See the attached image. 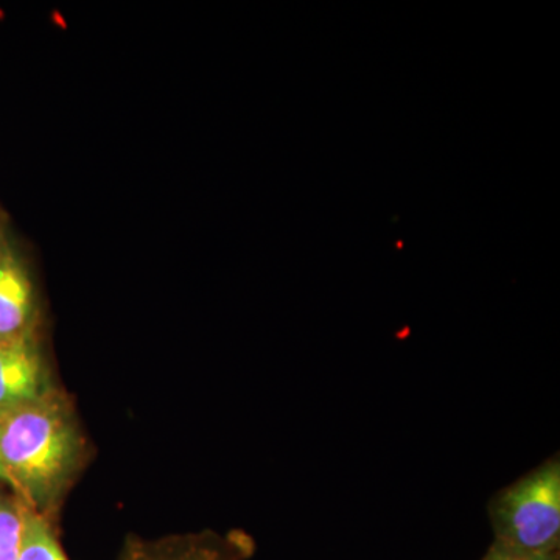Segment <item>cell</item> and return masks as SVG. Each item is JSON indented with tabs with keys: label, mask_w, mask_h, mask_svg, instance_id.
I'll return each mask as SVG.
<instances>
[{
	"label": "cell",
	"mask_w": 560,
	"mask_h": 560,
	"mask_svg": "<svg viewBox=\"0 0 560 560\" xmlns=\"http://www.w3.org/2000/svg\"><path fill=\"white\" fill-rule=\"evenodd\" d=\"M88 459L79 416L57 386L0 412V482L51 521Z\"/></svg>",
	"instance_id": "1"
},
{
	"label": "cell",
	"mask_w": 560,
	"mask_h": 560,
	"mask_svg": "<svg viewBox=\"0 0 560 560\" xmlns=\"http://www.w3.org/2000/svg\"><path fill=\"white\" fill-rule=\"evenodd\" d=\"M492 544L537 559L559 555L560 459L545 460L536 469L500 490L489 503Z\"/></svg>",
	"instance_id": "2"
},
{
	"label": "cell",
	"mask_w": 560,
	"mask_h": 560,
	"mask_svg": "<svg viewBox=\"0 0 560 560\" xmlns=\"http://www.w3.org/2000/svg\"><path fill=\"white\" fill-rule=\"evenodd\" d=\"M254 541L245 533L172 534L160 539L130 536L117 560H249Z\"/></svg>",
	"instance_id": "3"
},
{
	"label": "cell",
	"mask_w": 560,
	"mask_h": 560,
	"mask_svg": "<svg viewBox=\"0 0 560 560\" xmlns=\"http://www.w3.org/2000/svg\"><path fill=\"white\" fill-rule=\"evenodd\" d=\"M35 290L27 271L11 254H0V348L33 345Z\"/></svg>",
	"instance_id": "4"
},
{
	"label": "cell",
	"mask_w": 560,
	"mask_h": 560,
	"mask_svg": "<svg viewBox=\"0 0 560 560\" xmlns=\"http://www.w3.org/2000/svg\"><path fill=\"white\" fill-rule=\"evenodd\" d=\"M51 386L35 345L0 348V412L35 399Z\"/></svg>",
	"instance_id": "5"
},
{
	"label": "cell",
	"mask_w": 560,
	"mask_h": 560,
	"mask_svg": "<svg viewBox=\"0 0 560 560\" xmlns=\"http://www.w3.org/2000/svg\"><path fill=\"white\" fill-rule=\"evenodd\" d=\"M18 560H69L61 545L57 521H51L24 503Z\"/></svg>",
	"instance_id": "6"
},
{
	"label": "cell",
	"mask_w": 560,
	"mask_h": 560,
	"mask_svg": "<svg viewBox=\"0 0 560 560\" xmlns=\"http://www.w3.org/2000/svg\"><path fill=\"white\" fill-rule=\"evenodd\" d=\"M22 530V501L0 490V560H18Z\"/></svg>",
	"instance_id": "7"
},
{
	"label": "cell",
	"mask_w": 560,
	"mask_h": 560,
	"mask_svg": "<svg viewBox=\"0 0 560 560\" xmlns=\"http://www.w3.org/2000/svg\"><path fill=\"white\" fill-rule=\"evenodd\" d=\"M540 559V558H537ZM537 559H528L523 558V556L514 555V552L504 550V548L499 547V545L492 544L489 547L488 552H486L485 558L481 560H537Z\"/></svg>",
	"instance_id": "8"
},
{
	"label": "cell",
	"mask_w": 560,
	"mask_h": 560,
	"mask_svg": "<svg viewBox=\"0 0 560 560\" xmlns=\"http://www.w3.org/2000/svg\"><path fill=\"white\" fill-rule=\"evenodd\" d=\"M537 560H559V555L545 556V558H540Z\"/></svg>",
	"instance_id": "9"
}]
</instances>
